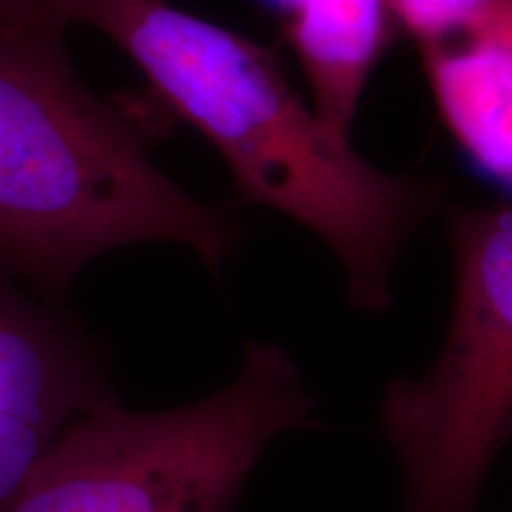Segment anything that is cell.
Instances as JSON below:
<instances>
[{"instance_id":"cell-9","label":"cell","mask_w":512,"mask_h":512,"mask_svg":"<svg viewBox=\"0 0 512 512\" xmlns=\"http://www.w3.org/2000/svg\"><path fill=\"white\" fill-rule=\"evenodd\" d=\"M53 19L41 8L38 0H0V27H17V24Z\"/></svg>"},{"instance_id":"cell-1","label":"cell","mask_w":512,"mask_h":512,"mask_svg":"<svg viewBox=\"0 0 512 512\" xmlns=\"http://www.w3.org/2000/svg\"><path fill=\"white\" fill-rule=\"evenodd\" d=\"M38 3L62 27L83 24L124 50L164 110L214 145L242 200L311 230L342 266L354 309H387L396 256L437 211V183L366 162L238 31L169 0Z\"/></svg>"},{"instance_id":"cell-7","label":"cell","mask_w":512,"mask_h":512,"mask_svg":"<svg viewBox=\"0 0 512 512\" xmlns=\"http://www.w3.org/2000/svg\"><path fill=\"white\" fill-rule=\"evenodd\" d=\"M278 22L316 112L332 128L349 133L396 27L392 0H290Z\"/></svg>"},{"instance_id":"cell-4","label":"cell","mask_w":512,"mask_h":512,"mask_svg":"<svg viewBox=\"0 0 512 512\" xmlns=\"http://www.w3.org/2000/svg\"><path fill=\"white\" fill-rule=\"evenodd\" d=\"M456 290L425 373L394 377L380 399L382 439L403 484V512H479L512 439V207L451 216Z\"/></svg>"},{"instance_id":"cell-5","label":"cell","mask_w":512,"mask_h":512,"mask_svg":"<svg viewBox=\"0 0 512 512\" xmlns=\"http://www.w3.org/2000/svg\"><path fill=\"white\" fill-rule=\"evenodd\" d=\"M114 401L98 339L0 261V512L69 427Z\"/></svg>"},{"instance_id":"cell-3","label":"cell","mask_w":512,"mask_h":512,"mask_svg":"<svg viewBox=\"0 0 512 512\" xmlns=\"http://www.w3.org/2000/svg\"><path fill=\"white\" fill-rule=\"evenodd\" d=\"M311 427L316 399L297 361L254 339L233 380L200 401L86 415L3 512H233L266 448Z\"/></svg>"},{"instance_id":"cell-8","label":"cell","mask_w":512,"mask_h":512,"mask_svg":"<svg viewBox=\"0 0 512 512\" xmlns=\"http://www.w3.org/2000/svg\"><path fill=\"white\" fill-rule=\"evenodd\" d=\"M512 8V0H392L396 27L430 46L465 31L484 17Z\"/></svg>"},{"instance_id":"cell-2","label":"cell","mask_w":512,"mask_h":512,"mask_svg":"<svg viewBox=\"0 0 512 512\" xmlns=\"http://www.w3.org/2000/svg\"><path fill=\"white\" fill-rule=\"evenodd\" d=\"M64 29L0 27V261L50 304L98 256L145 242L188 247L219 275L238 223L152 164L145 117L81 81Z\"/></svg>"},{"instance_id":"cell-6","label":"cell","mask_w":512,"mask_h":512,"mask_svg":"<svg viewBox=\"0 0 512 512\" xmlns=\"http://www.w3.org/2000/svg\"><path fill=\"white\" fill-rule=\"evenodd\" d=\"M420 53L453 140L477 171L512 185V8Z\"/></svg>"}]
</instances>
